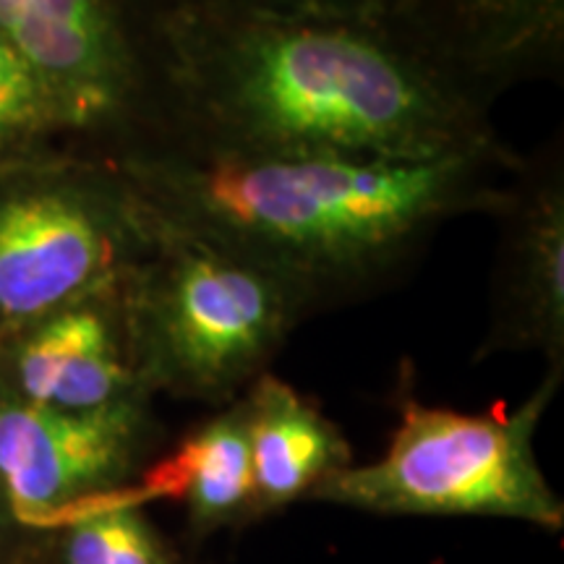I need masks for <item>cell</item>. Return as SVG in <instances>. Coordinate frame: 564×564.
<instances>
[{"label":"cell","mask_w":564,"mask_h":564,"mask_svg":"<svg viewBox=\"0 0 564 564\" xmlns=\"http://www.w3.org/2000/svg\"><path fill=\"white\" fill-rule=\"evenodd\" d=\"M13 531H19V528L13 525V520H11V514H9V507H6L3 494H0V554H3L6 546L11 544Z\"/></svg>","instance_id":"obj_16"},{"label":"cell","mask_w":564,"mask_h":564,"mask_svg":"<svg viewBox=\"0 0 564 564\" xmlns=\"http://www.w3.org/2000/svg\"><path fill=\"white\" fill-rule=\"evenodd\" d=\"M74 147L66 110L34 63L0 32V167Z\"/></svg>","instance_id":"obj_13"},{"label":"cell","mask_w":564,"mask_h":564,"mask_svg":"<svg viewBox=\"0 0 564 564\" xmlns=\"http://www.w3.org/2000/svg\"><path fill=\"white\" fill-rule=\"evenodd\" d=\"M562 373L549 371L510 413H460L405 398L390 447L348 463L306 499L377 514H481L560 531L562 497L535 457V429Z\"/></svg>","instance_id":"obj_4"},{"label":"cell","mask_w":564,"mask_h":564,"mask_svg":"<svg viewBox=\"0 0 564 564\" xmlns=\"http://www.w3.org/2000/svg\"><path fill=\"white\" fill-rule=\"evenodd\" d=\"M110 160L154 220L274 274L316 312L387 285L444 223L494 212L523 154L497 141L419 162L241 158L150 141Z\"/></svg>","instance_id":"obj_2"},{"label":"cell","mask_w":564,"mask_h":564,"mask_svg":"<svg viewBox=\"0 0 564 564\" xmlns=\"http://www.w3.org/2000/svg\"><path fill=\"white\" fill-rule=\"evenodd\" d=\"M152 217L121 167L63 147L0 167V340L123 278Z\"/></svg>","instance_id":"obj_5"},{"label":"cell","mask_w":564,"mask_h":564,"mask_svg":"<svg viewBox=\"0 0 564 564\" xmlns=\"http://www.w3.org/2000/svg\"><path fill=\"white\" fill-rule=\"evenodd\" d=\"M499 257L491 285V324L481 356L533 350L549 371L564 366V152L562 137L523 158L491 212Z\"/></svg>","instance_id":"obj_8"},{"label":"cell","mask_w":564,"mask_h":564,"mask_svg":"<svg viewBox=\"0 0 564 564\" xmlns=\"http://www.w3.org/2000/svg\"><path fill=\"white\" fill-rule=\"evenodd\" d=\"M400 13L499 95L562 79L564 0H403Z\"/></svg>","instance_id":"obj_10"},{"label":"cell","mask_w":564,"mask_h":564,"mask_svg":"<svg viewBox=\"0 0 564 564\" xmlns=\"http://www.w3.org/2000/svg\"><path fill=\"white\" fill-rule=\"evenodd\" d=\"M257 514L306 499L316 484L352 463L348 440L299 390L259 373L241 394Z\"/></svg>","instance_id":"obj_12"},{"label":"cell","mask_w":564,"mask_h":564,"mask_svg":"<svg viewBox=\"0 0 564 564\" xmlns=\"http://www.w3.org/2000/svg\"><path fill=\"white\" fill-rule=\"evenodd\" d=\"M154 436L150 398L63 411L0 390V494L13 525L61 528L82 505L129 486Z\"/></svg>","instance_id":"obj_7"},{"label":"cell","mask_w":564,"mask_h":564,"mask_svg":"<svg viewBox=\"0 0 564 564\" xmlns=\"http://www.w3.org/2000/svg\"><path fill=\"white\" fill-rule=\"evenodd\" d=\"M165 9L204 13H400L403 0H158Z\"/></svg>","instance_id":"obj_15"},{"label":"cell","mask_w":564,"mask_h":564,"mask_svg":"<svg viewBox=\"0 0 564 564\" xmlns=\"http://www.w3.org/2000/svg\"><path fill=\"white\" fill-rule=\"evenodd\" d=\"M121 303L144 392L212 405L236 403L312 314L274 274L154 217Z\"/></svg>","instance_id":"obj_3"},{"label":"cell","mask_w":564,"mask_h":564,"mask_svg":"<svg viewBox=\"0 0 564 564\" xmlns=\"http://www.w3.org/2000/svg\"><path fill=\"white\" fill-rule=\"evenodd\" d=\"M158 0H0V32L66 110L76 150L116 158L152 137Z\"/></svg>","instance_id":"obj_6"},{"label":"cell","mask_w":564,"mask_h":564,"mask_svg":"<svg viewBox=\"0 0 564 564\" xmlns=\"http://www.w3.org/2000/svg\"><path fill=\"white\" fill-rule=\"evenodd\" d=\"M0 390L63 411L150 398L133 369L121 280L6 335Z\"/></svg>","instance_id":"obj_9"},{"label":"cell","mask_w":564,"mask_h":564,"mask_svg":"<svg viewBox=\"0 0 564 564\" xmlns=\"http://www.w3.org/2000/svg\"><path fill=\"white\" fill-rule=\"evenodd\" d=\"M497 97L403 13L257 17L160 6L158 116L141 144L241 158L436 160L502 141L491 121Z\"/></svg>","instance_id":"obj_1"},{"label":"cell","mask_w":564,"mask_h":564,"mask_svg":"<svg viewBox=\"0 0 564 564\" xmlns=\"http://www.w3.org/2000/svg\"><path fill=\"white\" fill-rule=\"evenodd\" d=\"M158 499L186 507L196 531H215L257 514L241 400L223 405L215 419L183 436L173 453L152 463L139 481L91 499L70 518L91 507H139Z\"/></svg>","instance_id":"obj_11"},{"label":"cell","mask_w":564,"mask_h":564,"mask_svg":"<svg viewBox=\"0 0 564 564\" xmlns=\"http://www.w3.org/2000/svg\"><path fill=\"white\" fill-rule=\"evenodd\" d=\"M58 564H175L139 507H91L61 525Z\"/></svg>","instance_id":"obj_14"}]
</instances>
